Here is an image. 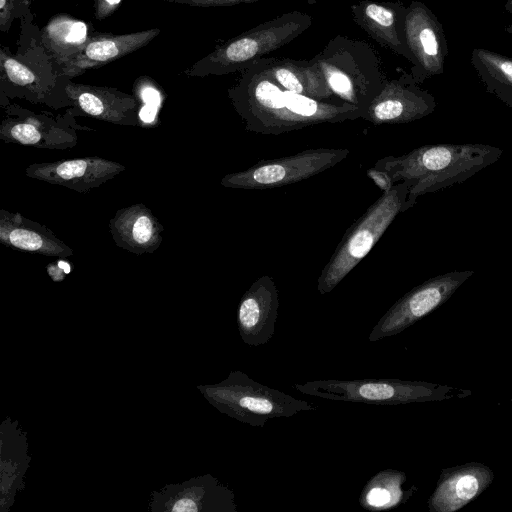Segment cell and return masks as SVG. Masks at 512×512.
Wrapping results in <instances>:
<instances>
[{
    "instance_id": "cell-1",
    "label": "cell",
    "mask_w": 512,
    "mask_h": 512,
    "mask_svg": "<svg viewBox=\"0 0 512 512\" xmlns=\"http://www.w3.org/2000/svg\"><path fill=\"white\" fill-rule=\"evenodd\" d=\"M228 97L245 129L278 135L304 127L362 118L364 110L342 101H322L282 88L269 74L263 58L241 71Z\"/></svg>"
},
{
    "instance_id": "cell-2",
    "label": "cell",
    "mask_w": 512,
    "mask_h": 512,
    "mask_svg": "<svg viewBox=\"0 0 512 512\" xmlns=\"http://www.w3.org/2000/svg\"><path fill=\"white\" fill-rule=\"evenodd\" d=\"M503 150L486 144H431L399 156H385L375 167L387 171L394 183L412 181L408 209L419 196L462 183L495 163Z\"/></svg>"
},
{
    "instance_id": "cell-3",
    "label": "cell",
    "mask_w": 512,
    "mask_h": 512,
    "mask_svg": "<svg viewBox=\"0 0 512 512\" xmlns=\"http://www.w3.org/2000/svg\"><path fill=\"white\" fill-rule=\"evenodd\" d=\"M69 78L46 51L40 29L29 12L20 19V34L15 54L8 47L0 49V88L5 98H24L32 103L54 108L70 106L65 93Z\"/></svg>"
},
{
    "instance_id": "cell-4",
    "label": "cell",
    "mask_w": 512,
    "mask_h": 512,
    "mask_svg": "<svg viewBox=\"0 0 512 512\" xmlns=\"http://www.w3.org/2000/svg\"><path fill=\"white\" fill-rule=\"evenodd\" d=\"M311 24L312 17L307 13H285L218 45L187 68L184 74L205 77L241 72L256 60L292 42Z\"/></svg>"
},
{
    "instance_id": "cell-5",
    "label": "cell",
    "mask_w": 512,
    "mask_h": 512,
    "mask_svg": "<svg viewBox=\"0 0 512 512\" xmlns=\"http://www.w3.org/2000/svg\"><path fill=\"white\" fill-rule=\"evenodd\" d=\"M313 61L335 97L364 112L387 80L376 52L359 39L337 36Z\"/></svg>"
},
{
    "instance_id": "cell-6",
    "label": "cell",
    "mask_w": 512,
    "mask_h": 512,
    "mask_svg": "<svg viewBox=\"0 0 512 512\" xmlns=\"http://www.w3.org/2000/svg\"><path fill=\"white\" fill-rule=\"evenodd\" d=\"M411 185L409 180L396 183L347 229L317 279L321 295L331 292L367 256L396 216L408 210Z\"/></svg>"
},
{
    "instance_id": "cell-7",
    "label": "cell",
    "mask_w": 512,
    "mask_h": 512,
    "mask_svg": "<svg viewBox=\"0 0 512 512\" xmlns=\"http://www.w3.org/2000/svg\"><path fill=\"white\" fill-rule=\"evenodd\" d=\"M293 387L326 400L375 405H400L465 398L471 390L445 384L400 379L315 380Z\"/></svg>"
},
{
    "instance_id": "cell-8",
    "label": "cell",
    "mask_w": 512,
    "mask_h": 512,
    "mask_svg": "<svg viewBox=\"0 0 512 512\" xmlns=\"http://www.w3.org/2000/svg\"><path fill=\"white\" fill-rule=\"evenodd\" d=\"M213 395L224 411L254 427H263L273 418L317 409L312 403L263 385L241 372L232 373Z\"/></svg>"
},
{
    "instance_id": "cell-9",
    "label": "cell",
    "mask_w": 512,
    "mask_h": 512,
    "mask_svg": "<svg viewBox=\"0 0 512 512\" xmlns=\"http://www.w3.org/2000/svg\"><path fill=\"white\" fill-rule=\"evenodd\" d=\"M348 148H311L281 158L263 160L250 168L225 175L221 185L237 189H272L306 180L335 166L349 155Z\"/></svg>"
},
{
    "instance_id": "cell-10",
    "label": "cell",
    "mask_w": 512,
    "mask_h": 512,
    "mask_svg": "<svg viewBox=\"0 0 512 512\" xmlns=\"http://www.w3.org/2000/svg\"><path fill=\"white\" fill-rule=\"evenodd\" d=\"M472 270L450 271L414 287L397 300L372 328L371 342L399 334L444 304L472 275Z\"/></svg>"
},
{
    "instance_id": "cell-11",
    "label": "cell",
    "mask_w": 512,
    "mask_h": 512,
    "mask_svg": "<svg viewBox=\"0 0 512 512\" xmlns=\"http://www.w3.org/2000/svg\"><path fill=\"white\" fill-rule=\"evenodd\" d=\"M404 37L412 55L411 75L418 84L444 72L448 43L442 24L422 2L407 7Z\"/></svg>"
},
{
    "instance_id": "cell-12",
    "label": "cell",
    "mask_w": 512,
    "mask_h": 512,
    "mask_svg": "<svg viewBox=\"0 0 512 512\" xmlns=\"http://www.w3.org/2000/svg\"><path fill=\"white\" fill-rule=\"evenodd\" d=\"M72 112L54 118L47 113H34L17 104L6 105V116L0 126L5 142L46 149H66L77 143L72 127Z\"/></svg>"
},
{
    "instance_id": "cell-13",
    "label": "cell",
    "mask_w": 512,
    "mask_h": 512,
    "mask_svg": "<svg viewBox=\"0 0 512 512\" xmlns=\"http://www.w3.org/2000/svg\"><path fill=\"white\" fill-rule=\"evenodd\" d=\"M435 108L434 96L419 87L410 73H403L386 80L362 118L374 125L404 124L428 116Z\"/></svg>"
},
{
    "instance_id": "cell-14",
    "label": "cell",
    "mask_w": 512,
    "mask_h": 512,
    "mask_svg": "<svg viewBox=\"0 0 512 512\" xmlns=\"http://www.w3.org/2000/svg\"><path fill=\"white\" fill-rule=\"evenodd\" d=\"M279 296L272 277L261 276L242 296L237 322L245 344L257 347L267 344L275 333Z\"/></svg>"
},
{
    "instance_id": "cell-15",
    "label": "cell",
    "mask_w": 512,
    "mask_h": 512,
    "mask_svg": "<svg viewBox=\"0 0 512 512\" xmlns=\"http://www.w3.org/2000/svg\"><path fill=\"white\" fill-rule=\"evenodd\" d=\"M125 170V166L97 156L56 162L34 163L25 175L51 184L64 186L77 192L99 187Z\"/></svg>"
},
{
    "instance_id": "cell-16",
    "label": "cell",
    "mask_w": 512,
    "mask_h": 512,
    "mask_svg": "<svg viewBox=\"0 0 512 512\" xmlns=\"http://www.w3.org/2000/svg\"><path fill=\"white\" fill-rule=\"evenodd\" d=\"M160 32L158 28L123 34L95 30L84 47L61 68V74L72 79L107 65L145 47Z\"/></svg>"
},
{
    "instance_id": "cell-17",
    "label": "cell",
    "mask_w": 512,
    "mask_h": 512,
    "mask_svg": "<svg viewBox=\"0 0 512 512\" xmlns=\"http://www.w3.org/2000/svg\"><path fill=\"white\" fill-rule=\"evenodd\" d=\"M65 93L70 106L83 114L120 125H138L137 97L114 87L75 83L68 79Z\"/></svg>"
},
{
    "instance_id": "cell-18",
    "label": "cell",
    "mask_w": 512,
    "mask_h": 512,
    "mask_svg": "<svg viewBox=\"0 0 512 512\" xmlns=\"http://www.w3.org/2000/svg\"><path fill=\"white\" fill-rule=\"evenodd\" d=\"M493 479L492 469L480 462L442 469L428 499V509L430 512H455L480 496Z\"/></svg>"
},
{
    "instance_id": "cell-19",
    "label": "cell",
    "mask_w": 512,
    "mask_h": 512,
    "mask_svg": "<svg viewBox=\"0 0 512 512\" xmlns=\"http://www.w3.org/2000/svg\"><path fill=\"white\" fill-rule=\"evenodd\" d=\"M407 7L401 2L361 0L351 6L353 19L384 48L413 62L404 37Z\"/></svg>"
},
{
    "instance_id": "cell-20",
    "label": "cell",
    "mask_w": 512,
    "mask_h": 512,
    "mask_svg": "<svg viewBox=\"0 0 512 512\" xmlns=\"http://www.w3.org/2000/svg\"><path fill=\"white\" fill-rule=\"evenodd\" d=\"M109 228L117 246L137 255L153 253L162 243L163 226L144 204L118 210Z\"/></svg>"
},
{
    "instance_id": "cell-21",
    "label": "cell",
    "mask_w": 512,
    "mask_h": 512,
    "mask_svg": "<svg viewBox=\"0 0 512 512\" xmlns=\"http://www.w3.org/2000/svg\"><path fill=\"white\" fill-rule=\"evenodd\" d=\"M0 241L7 247L50 257L65 258L73 250L49 228L18 212L0 211Z\"/></svg>"
},
{
    "instance_id": "cell-22",
    "label": "cell",
    "mask_w": 512,
    "mask_h": 512,
    "mask_svg": "<svg viewBox=\"0 0 512 512\" xmlns=\"http://www.w3.org/2000/svg\"><path fill=\"white\" fill-rule=\"evenodd\" d=\"M263 63L271 77L288 91L322 101H341L335 97L313 59L297 61L264 57Z\"/></svg>"
},
{
    "instance_id": "cell-23",
    "label": "cell",
    "mask_w": 512,
    "mask_h": 512,
    "mask_svg": "<svg viewBox=\"0 0 512 512\" xmlns=\"http://www.w3.org/2000/svg\"><path fill=\"white\" fill-rule=\"evenodd\" d=\"M95 30L91 23L69 14L54 15L40 30L41 41L57 66L61 68L86 44Z\"/></svg>"
},
{
    "instance_id": "cell-24",
    "label": "cell",
    "mask_w": 512,
    "mask_h": 512,
    "mask_svg": "<svg viewBox=\"0 0 512 512\" xmlns=\"http://www.w3.org/2000/svg\"><path fill=\"white\" fill-rule=\"evenodd\" d=\"M406 474L395 469H385L376 473L363 487L359 504L367 511L390 510L405 503L417 490L415 486L404 490Z\"/></svg>"
},
{
    "instance_id": "cell-25",
    "label": "cell",
    "mask_w": 512,
    "mask_h": 512,
    "mask_svg": "<svg viewBox=\"0 0 512 512\" xmlns=\"http://www.w3.org/2000/svg\"><path fill=\"white\" fill-rule=\"evenodd\" d=\"M471 64L486 91L512 109V58L486 48H474Z\"/></svg>"
},
{
    "instance_id": "cell-26",
    "label": "cell",
    "mask_w": 512,
    "mask_h": 512,
    "mask_svg": "<svg viewBox=\"0 0 512 512\" xmlns=\"http://www.w3.org/2000/svg\"><path fill=\"white\" fill-rule=\"evenodd\" d=\"M30 0H0V30L9 32L13 21L31 12Z\"/></svg>"
},
{
    "instance_id": "cell-27",
    "label": "cell",
    "mask_w": 512,
    "mask_h": 512,
    "mask_svg": "<svg viewBox=\"0 0 512 512\" xmlns=\"http://www.w3.org/2000/svg\"><path fill=\"white\" fill-rule=\"evenodd\" d=\"M169 3H177L188 5L192 7H224V6H232L240 3H252L261 0H163Z\"/></svg>"
},
{
    "instance_id": "cell-28",
    "label": "cell",
    "mask_w": 512,
    "mask_h": 512,
    "mask_svg": "<svg viewBox=\"0 0 512 512\" xmlns=\"http://www.w3.org/2000/svg\"><path fill=\"white\" fill-rule=\"evenodd\" d=\"M94 7V17L104 20L111 16L119 7L122 0H91Z\"/></svg>"
},
{
    "instance_id": "cell-29",
    "label": "cell",
    "mask_w": 512,
    "mask_h": 512,
    "mask_svg": "<svg viewBox=\"0 0 512 512\" xmlns=\"http://www.w3.org/2000/svg\"><path fill=\"white\" fill-rule=\"evenodd\" d=\"M366 173L383 192L389 191L396 184L387 171L375 166L368 169Z\"/></svg>"
},
{
    "instance_id": "cell-30",
    "label": "cell",
    "mask_w": 512,
    "mask_h": 512,
    "mask_svg": "<svg viewBox=\"0 0 512 512\" xmlns=\"http://www.w3.org/2000/svg\"><path fill=\"white\" fill-rule=\"evenodd\" d=\"M47 271L55 281H60L64 278V275L70 272V265L65 261H59L52 263L47 266Z\"/></svg>"
},
{
    "instance_id": "cell-31",
    "label": "cell",
    "mask_w": 512,
    "mask_h": 512,
    "mask_svg": "<svg viewBox=\"0 0 512 512\" xmlns=\"http://www.w3.org/2000/svg\"><path fill=\"white\" fill-rule=\"evenodd\" d=\"M172 510L174 512H196L198 508L193 500L183 498L175 503Z\"/></svg>"
},
{
    "instance_id": "cell-32",
    "label": "cell",
    "mask_w": 512,
    "mask_h": 512,
    "mask_svg": "<svg viewBox=\"0 0 512 512\" xmlns=\"http://www.w3.org/2000/svg\"><path fill=\"white\" fill-rule=\"evenodd\" d=\"M504 10L509 13V14H512V0H507L504 4Z\"/></svg>"
},
{
    "instance_id": "cell-33",
    "label": "cell",
    "mask_w": 512,
    "mask_h": 512,
    "mask_svg": "<svg viewBox=\"0 0 512 512\" xmlns=\"http://www.w3.org/2000/svg\"><path fill=\"white\" fill-rule=\"evenodd\" d=\"M505 32L508 34H512V23L505 27Z\"/></svg>"
}]
</instances>
